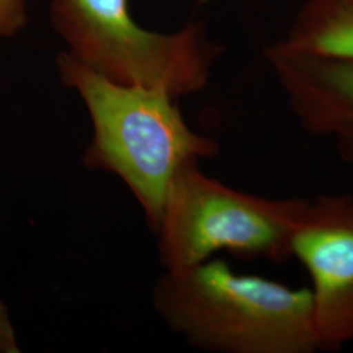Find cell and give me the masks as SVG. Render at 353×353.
<instances>
[{"label":"cell","instance_id":"obj_5","mask_svg":"<svg viewBox=\"0 0 353 353\" xmlns=\"http://www.w3.org/2000/svg\"><path fill=\"white\" fill-rule=\"evenodd\" d=\"M310 279L318 351L353 343V194L307 199L290 242Z\"/></svg>","mask_w":353,"mask_h":353},{"label":"cell","instance_id":"obj_3","mask_svg":"<svg viewBox=\"0 0 353 353\" xmlns=\"http://www.w3.org/2000/svg\"><path fill=\"white\" fill-rule=\"evenodd\" d=\"M306 198H265L204 174L199 160L173 178L154 233L165 271L185 270L225 252L284 263Z\"/></svg>","mask_w":353,"mask_h":353},{"label":"cell","instance_id":"obj_6","mask_svg":"<svg viewBox=\"0 0 353 353\" xmlns=\"http://www.w3.org/2000/svg\"><path fill=\"white\" fill-rule=\"evenodd\" d=\"M288 108L307 134L332 141L343 161L353 164V62L265 51Z\"/></svg>","mask_w":353,"mask_h":353},{"label":"cell","instance_id":"obj_7","mask_svg":"<svg viewBox=\"0 0 353 353\" xmlns=\"http://www.w3.org/2000/svg\"><path fill=\"white\" fill-rule=\"evenodd\" d=\"M279 50L353 62V0H303Z\"/></svg>","mask_w":353,"mask_h":353},{"label":"cell","instance_id":"obj_2","mask_svg":"<svg viewBox=\"0 0 353 353\" xmlns=\"http://www.w3.org/2000/svg\"><path fill=\"white\" fill-rule=\"evenodd\" d=\"M58 67L92 119L84 165L119 176L154 232L176 172L192 160L214 157L219 143L191 130L166 90L117 84L70 52L59 57Z\"/></svg>","mask_w":353,"mask_h":353},{"label":"cell","instance_id":"obj_9","mask_svg":"<svg viewBox=\"0 0 353 353\" xmlns=\"http://www.w3.org/2000/svg\"><path fill=\"white\" fill-rule=\"evenodd\" d=\"M20 347L8 309L0 299V353H19Z\"/></svg>","mask_w":353,"mask_h":353},{"label":"cell","instance_id":"obj_4","mask_svg":"<svg viewBox=\"0 0 353 353\" xmlns=\"http://www.w3.org/2000/svg\"><path fill=\"white\" fill-rule=\"evenodd\" d=\"M54 14L79 62L117 84L163 89L174 99L205 88L220 54L196 24L170 34L140 28L127 0H57Z\"/></svg>","mask_w":353,"mask_h":353},{"label":"cell","instance_id":"obj_8","mask_svg":"<svg viewBox=\"0 0 353 353\" xmlns=\"http://www.w3.org/2000/svg\"><path fill=\"white\" fill-rule=\"evenodd\" d=\"M24 23V0H0V36L14 33Z\"/></svg>","mask_w":353,"mask_h":353},{"label":"cell","instance_id":"obj_1","mask_svg":"<svg viewBox=\"0 0 353 353\" xmlns=\"http://www.w3.org/2000/svg\"><path fill=\"white\" fill-rule=\"evenodd\" d=\"M153 305L172 331L202 351L318 352L309 288L239 274L223 259L165 271Z\"/></svg>","mask_w":353,"mask_h":353}]
</instances>
